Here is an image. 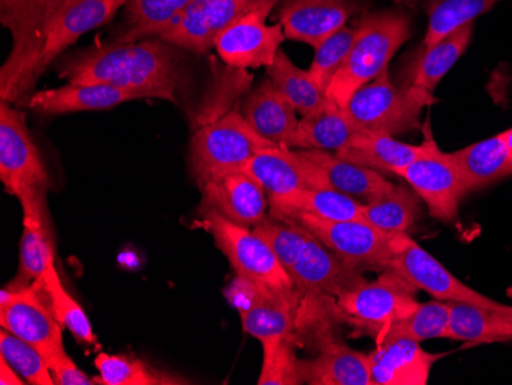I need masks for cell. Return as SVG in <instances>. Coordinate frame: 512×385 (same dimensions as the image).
Masks as SVG:
<instances>
[{
    "label": "cell",
    "instance_id": "obj_1",
    "mask_svg": "<svg viewBox=\"0 0 512 385\" xmlns=\"http://www.w3.org/2000/svg\"><path fill=\"white\" fill-rule=\"evenodd\" d=\"M174 45L161 39L91 45L66 54L57 63V74L73 85L114 86L137 100L177 102L183 73Z\"/></svg>",
    "mask_w": 512,
    "mask_h": 385
},
{
    "label": "cell",
    "instance_id": "obj_2",
    "mask_svg": "<svg viewBox=\"0 0 512 385\" xmlns=\"http://www.w3.org/2000/svg\"><path fill=\"white\" fill-rule=\"evenodd\" d=\"M359 34L327 96L344 108L353 94L378 79L388 68L394 54L410 37V19L398 10L364 14L359 19Z\"/></svg>",
    "mask_w": 512,
    "mask_h": 385
},
{
    "label": "cell",
    "instance_id": "obj_3",
    "mask_svg": "<svg viewBox=\"0 0 512 385\" xmlns=\"http://www.w3.org/2000/svg\"><path fill=\"white\" fill-rule=\"evenodd\" d=\"M66 0H0V20L13 37V51L2 68V100L30 99L34 70L48 20Z\"/></svg>",
    "mask_w": 512,
    "mask_h": 385
},
{
    "label": "cell",
    "instance_id": "obj_4",
    "mask_svg": "<svg viewBox=\"0 0 512 385\" xmlns=\"http://www.w3.org/2000/svg\"><path fill=\"white\" fill-rule=\"evenodd\" d=\"M273 146L276 145L244 120L240 109H232L195 132L189 148V166L201 185L217 175L244 169L250 158Z\"/></svg>",
    "mask_w": 512,
    "mask_h": 385
},
{
    "label": "cell",
    "instance_id": "obj_5",
    "mask_svg": "<svg viewBox=\"0 0 512 385\" xmlns=\"http://www.w3.org/2000/svg\"><path fill=\"white\" fill-rule=\"evenodd\" d=\"M434 96L414 85L398 88L388 71L362 86L344 106L348 116L368 134H404L419 126L422 109L434 102Z\"/></svg>",
    "mask_w": 512,
    "mask_h": 385
},
{
    "label": "cell",
    "instance_id": "obj_6",
    "mask_svg": "<svg viewBox=\"0 0 512 385\" xmlns=\"http://www.w3.org/2000/svg\"><path fill=\"white\" fill-rule=\"evenodd\" d=\"M201 223L211 232L235 274L258 281L276 292H298L289 272L279 263L269 244L253 229L232 223L211 209H203Z\"/></svg>",
    "mask_w": 512,
    "mask_h": 385
},
{
    "label": "cell",
    "instance_id": "obj_7",
    "mask_svg": "<svg viewBox=\"0 0 512 385\" xmlns=\"http://www.w3.org/2000/svg\"><path fill=\"white\" fill-rule=\"evenodd\" d=\"M0 180L16 198L50 189V175L28 129L25 112L5 100L0 102Z\"/></svg>",
    "mask_w": 512,
    "mask_h": 385
},
{
    "label": "cell",
    "instance_id": "obj_8",
    "mask_svg": "<svg viewBox=\"0 0 512 385\" xmlns=\"http://www.w3.org/2000/svg\"><path fill=\"white\" fill-rule=\"evenodd\" d=\"M281 0H192L158 39L181 50L206 54L227 27L255 10H270Z\"/></svg>",
    "mask_w": 512,
    "mask_h": 385
},
{
    "label": "cell",
    "instance_id": "obj_9",
    "mask_svg": "<svg viewBox=\"0 0 512 385\" xmlns=\"http://www.w3.org/2000/svg\"><path fill=\"white\" fill-rule=\"evenodd\" d=\"M313 237L335 252L341 260L358 270H390L393 261V234L358 220L325 221L296 218Z\"/></svg>",
    "mask_w": 512,
    "mask_h": 385
},
{
    "label": "cell",
    "instance_id": "obj_10",
    "mask_svg": "<svg viewBox=\"0 0 512 385\" xmlns=\"http://www.w3.org/2000/svg\"><path fill=\"white\" fill-rule=\"evenodd\" d=\"M414 287L394 270H385L376 281H365L352 292L338 298V307L368 332L378 333L390 324L405 320L416 312Z\"/></svg>",
    "mask_w": 512,
    "mask_h": 385
},
{
    "label": "cell",
    "instance_id": "obj_11",
    "mask_svg": "<svg viewBox=\"0 0 512 385\" xmlns=\"http://www.w3.org/2000/svg\"><path fill=\"white\" fill-rule=\"evenodd\" d=\"M390 269L398 272L417 289L430 293L436 300L462 301L483 307L503 306L457 280L447 267L419 246L407 232L393 234V261Z\"/></svg>",
    "mask_w": 512,
    "mask_h": 385
},
{
    "label": "cell",
    "instance_id": "obj_12",
    "mask_svg": "<svg viewBox=\"0 0 512 385\" xmlns=\"http://www.w3.org/2000/svg\"><path fill=\"white\" fill-rule=\"evenodd\" d=\"M401 177L417 197L427 203L428 211L436 220L456 221L460 201L468 194V189L450 152L440 151L433 140H428L424 154L417 157Z\"/></svg>",
    "mask_w": 512,
    "mask_h": 385
},
{
    "label": "cell",
    "instance_id": "obj_13",
    "mask_svg": "<svg viewBox=\"0 0 512 385\" xmlns=\"http://www.w3.org/2000/svg\"><path fill=\"white\" fill-rule=\"evenodd\" d=\"M0 326L19 336L42 355L63 347V327L34 286H8L0 292Z\"/></svg>",
    "mask_w": 512,
    "mask_h": 385
},
{
    "label": "cell",
    "instance_id": "obj_14",
    "mask_svg": "<svg viewBox=\"0 0 512 385\" xmlns=\"http://www.w3.org/2000/svg\"><path fill=\"white\" fill-rule=\"evenodd\" d=\"M126 4L128 0H66L43 31L42 51L37 59L34 80L37 82L46 66L62 56L83 34L111 22Z\"/></svg>",
    "mask_w": 512,
    "mask_h": 385
},
{
    "label": "cell",
    "instance_id": "obj_15",
    "mask_svg": "<svg viewBox=\"0 0 512 385\" xmlns=\"http://www.w3.org/2000/svg\"><path fill=\"white\" fill-rule=\"evenodd\" d=\"M270 10H255L227 27L215 40V50L230 68H269L286 39L283 25H267Z\"/></svg>",
    "mask_w": 512,
    "mask_h": 385
},
{
    "label": "cell",
    "instance_id": "obj_16",
    "mask_svg": "<svg viewBox=\"0 0 512 385\" xmlns=\"http://www.w3.org/2000/svg\"><path fill=\"white\" fill-rule=\"evenodd\" d=\"M200 189L204 209H211L232 223L255 229L267 218L269 195L244 169L209 178Z\"/></svg>",
    "mask_w": 512,
    "mask_h": 385
},
{
    "label": "cell",
    "instance_id": "obj_17",
    "mask_svg": "<svg viewBox=\"0 0 512 385\" xmlns=\"http://www.w3.org/2000/svg\"><path fill=\"white\" fill-rule=\"evenodd\" d=\"M289 275L299 293H318L336 300L367 281L361 270L345 263L313 234Z\"/></svg>",
    "mask_w": 512,
    "mask_h": 385
},
{
    "label": "cell",
    "instance_id": "obj_18",
    "mask_svg": "<svg viewBox=\"0 0 512 385\" xmlns=\"http://www.w3.org/2000/svg\"><path fill=\"white\" fill-rule=\"evenodd\" d=\"M361 11L364 0H281L279 20L287 39L316 48Z\"/></svg>",
    "mask_w": 512,
    "mask_h": 385
},
{
    "label": "cell",
    "instance_id": "obj_19",
    "mask_svg": "<svg viewBox=\"0 0 512 385\" xmlns=\"http://www.w3.org/2000/svg\"><path fill=\"white\" fill-rule=\"evenodd\" d=\"M46 194L48 191H34L17 198L22 206V238L19 272L10 286H33L45 274L48 264L56 260Z\"/></svg>",
    "mask_w": 512,
    "mask_h": 385
},
{
    "label": "cell",
    "instance_id": "obj_20",
    "mask_svg": "<svg viewBox=\"0 0 512 385\" xmlns=\"http://www.w3.org/2000/svg\"><path fill=\"white\" fill-rule=\"evenodd\" d=\"M442 355L425 352L414 339L384 338L368 353L371 385H425Z\"/></svg>",
    "mask_w": 512,
    "mask_h": 385
},
{
    "label": "cell",
    "instance_id": "obj_21",
    "mask_svg": "<svg viewBox=\"0 0 512 385\" xmlns=\"http://www.w3.org/2000/svg\"><path fill=\"white\" fill-rule=\"evenodd\" d=\"M302 158L315 169L319 188L333 189L341 192L361 205L378 200L394 188L393 183L384 175L367 166L348 162L339 155L327 151H310L296 149Z\"/></svg>",
    "mask_w": 512,
    "mask_h": 385
},
{
    "label": "cell",
    "instance_id": "obj_22",
    "mask_svg": "<svg viewBox=\"0 0 512 385\" xmlns=\"http://www.w3.org/2000/svg\"><path fill=\"white\" fill-rule=\"evenodd\" d=\"M240 112L261 137L279 148L295 149L299 129L296 109L281 96L269 77L247 94Z\"/></svg>",
    "mask_w": 512,
    "mask_h": 385
},
{
    "label": "cell",
    "instance_id": "obj_23",
    "mask_svg": "<svg viewBox=\"0 0 512 385\" xmlns=\"http://www.w3.org/2000/svg\"><path fill=\"white\" fill-rule=\"evenodd\" d=\"M269 198L286 197L304 189L319 188L315 169L295 149L273 148L258 152L244 166Z\"/></svg>",
    "mask_w": 512,
    "mask_h": 385
},
{
    "label": "cell",
    "instance_id": "obj_24",
    "mask_svg": "<svg viewBox=\"0 0 512 385\" xmlns=\"http://www.w3.org/2000/svg\"><path fill=\"white\" fill-rule=\"evenodd\" d=\"M302 384L371 385L368 355L341 343H325L312 359H299Z\"/></svg>",
    "mask_w": 512,
    "mask_h": 385
},
{
    "label": "cell",
    "instance_id": "obj_25",
    "mask_svg": "<svg viewBox=\"0 0 512 385\" xmlns=\"http://www.w3.org/2000/svg\"><path fill=\"white\" fill-rule=\"evenodd\" d=\"M132 94L109 85H73L62 88L43 89L31 94L28 108L43 116H60L69 112L105 111L123 103L134 102Z\"/></svg>",
    "mask_w": 512,
    "mask_h": 385
},
{
    "label": "cell",
    "instance_id": "obj_26",
    "mask_svg": "<svg viewBox=\"0 0 512 385\" xmlns=\"http://www.w3.org/2000/svg\"><path fill=\"white\" fill-rule=\"evenodd\" d=\"M269 201L272 217L284 221L301 217L325 221L362 218L361 203L333 189H304L286 197L269 198Z\"/></svg>",
    "mask_w": 512,
    "mask_h": 385
},
{
    "label": "cell",
    "instance_id": "obj_27",
    "mask_svg": "<svg viewBox=\"0 0 512 385\" xmlns=\"http://www.w3.org/2000/svg\"><path fill=\"white\" fill-rule=\"evenodd\" d=\"M362 134H365L364 129L356 125L345 108L329 99L321 108L302 116V120H299L295 149L338 154L342 149L352 145Z\"/></svg>",
    "mask_w": 512,
    "mask_h": 385
},
{
    "label": "cell",
    "instance_id": "obj_28",
    "mask_svg": "<svg viewBox=\"0 0 512 385\" xmlns=\"http://www.w3.org/2000/svg\"><path fill=\"white\" fill-rule=\"evenodd\" d=\"M450 320L445 338L474 344L502 343L512 339V306L483 307L448 301Z\"/></svg>",
    "mask_w": 512,
    "mask_h": 385
},
{
    "label": "cell",
    "instance_id": "obj_29",
    "mask_svg": "<svg viewBox=\"0 0 512 385\" xmlns=\"http://www.w3.org/2000/svg\"><path fill=\"white\" fill-rule=\"evenodd\" d=\"M450 157L468 192L486 188L512 175V155L500 134L450 152Z\"/></svg>",
    "mask_w": 512,
    "mask_h": 385
},
{
    "label": "cell",
    "instance_id": "obj_30",
    "mask_svg": "<svg viewBox=\"0 0 512 385\" xmlns=\"http://www.w3.org/2000/svg\"><path fill=\"white\" fill-rule=\"evenodd\" d=\"M425 149H427V142L422 145H408V143L399 142L391 135L365 132L359 135L352 145L342 149L336 155L348 162L367 166L375 171L402 175L417 157L424 154Z\"/></svg>",
    "mask_w": 512,
    "mask_h": 385
},
{
    "label": "cell",
    "instance_id": "obj_31",
    "mask_svg": "<svg viewBox=\"0 0 512 385\" xmlns=\"http://www.w3.org/2000/svg\"><path fill=\"white\" fill-rule=\"evenodd\" d=\"M192 0H128L114 42L158 39Z\"/></svg>",
    "mask_w": 512,
    "mask_h": 385
},
{
    "label": "cell",
    "instance_id": "obj_32",
    "mask_svg": "<svg viewBox=\"0 0 512 385\" xmlns=\"http://www.w3.org/2000/svg\"><path fill=\"white\" fill-rule=\"evenodd\" d=\"M301 293H275L263 303L240 313L243 329L261 343L276 338H293L298 323Z\"/></svg>",
    "mask_w": 512,
    "mask_h": 385
},
{
    "label": "cell",
    "instance_id": "obj_33",
    "mask_svg": "<svg viewBox=\"0 0 512 385\" xmlns=\"http://www.w3.org/2000/svg\"><path fill=\"white\" fill-rule=\"evenodd\" d=\"M473 30L474 24L470 22L457 28L453 33L447 34L433 47L424 48L421 56L414 63L410 85L433 94L436 86L442 82L448 71L456 65L457 60L467 50Z\"/></svg>",
    "mask_w": 512,
    "mask_h": 385
},
{
    "label": "cell",
    "instance_id": "obj_34",
    "mask_svg": "<svg viewBox=\"0 0 512 385\" xmlns=\"http://www.w3.org/2000/svg\"><path fill=\"white\" fill-rule=\"evenodd\" d=\"M33 286L42 295L46 306L51 310L54 318L59 321L63 329L71 332V335L79 343L89 344V346L97 343V336L92 330L88 315H86L83 307L71 297V293L65 289L62 280H60L56 260L48 264L45 274Z\"/></svg>",
    "mask_w": 512,
    "mask_h": 385
},
{
    "label": "cell",
    "instance_id": "obj_35",
    "mask_svg": "<svg viewBox=\"0 0 512 385\" xmlns=\"http://www.w3.org/2000/svg\"><path fill=\"white\" fill-rule=\"evenodd\" d=\"M267 77L281 96L302 116L327 103L329 96L310 76L309 70H301L284 51L279 50L275 62L267 68Z\"/></svg>",
    "mask_w": 512,
    "mask_h": 385
},
{
    "label": "cell",
    "instance_id": "obj_36",
    "mask_svg": "<svg viewBox=\"0 0 512 385\" xmlns=\"http://www.w3.org/2000/svg\"><path fill=\"white\" fill-rule=\"evenodd\" d=\"M414 194L405 186L394 185L384 197L362 205V218L388 234L407 232L421 217V206Z\"/></svg>",
    "mask_w": 512,
    "mask_h": 385
},
{
    "label": "cell",
    "instance_id": "obj_37",
    "mask_svg": "<svg viewBox=\"0 0 512 385\" xmlns=\"http://www.w3.org/2000/svg\"><path fill=\"white\" fill-rule=\"evenodd\" d=\"M496 2L499 0H425L430 20L424 48L433 47L447 34L453 33L462 25L474 22L480 14L491 10Z\"/></svg>",
    "mask_w": 512,
    "mask_h": 385
},
{
    "label": "cell",
    "instance_id": "obj_38",
    "mask_svg": "<svg viewBox=\"0 0 512 385\" xmlns=\"http://www.w3.org/2000/svg\"><path fill=\"white\" fill-rule=\"evenodd\" d=\"M94 366L99 370L97 384L103 385H166L186 384L178 378L152 369L142 359H131L125 355L99 353L94 359Z\"/></svg>",
    "mask_w": 512,
    "mask_h": 385
},
{
    "label": "cell",
    "instance_id": "obj_39",
    "mask_svg": "<svg viewBox=\"0 0 512 385\" xmlns=\"http://www.w3.org/2000/svg\"><path fill=\"white\" fill-rule=\"evenodd\" d=\"M448 320H450V304L448 301H430V303L419 304L416 312L411 313L405 320L390 324L376 333V343L384 338L414 339L417 343L433 338H445L447 333Z\"/></svg>",
    "mask_w": 512,
    "mask_h": 385
},
{
    "label": "cell",
    "instance_id": "obj_40",
    "mask_svg": "<svg viewBox=\"0 0 512 385\" xmlns=\"http://www.w3.org/2000/svg\"><path fill=\"white\" fill-rule=\"evenodd\" d=\"M359 28V20L355 25H344L315 48L309 73L325 93L352 51L358 39Z\"/></svg>",
    "mask_w": 512,
    "mask_h": 385
},
{
    "label": "cell",
    "instance_id": "obj_41",
    "mask_svg": "<svg viewBox=\"0 0 512 385\" xmlns=\"http://www.w3.org/2000/svg\"><path fill=\"white\" fill-rule=\"evenodd\" d=\"M0 356L28 384H56L42 352L5 329L0 332Z\"/></svg>",
    "mask_w": 512,
    "mask_h": 385
},
{
    "label": "cell",
    "instance_id": "obj_42",
    "mask_svg": "<svg viewBox=\"0 0 512 385\" xmlns=\"http://www.w3.org/2000/svg\"><path fill=\"white\" fill-rule=\"evenodd\" d=\"M253 231L269 244L273 254L276 255L279 263L283 264L287 272L292 269L293 264L301 255L302 249L306 246L307 240L312 235L301 224L279 220L275 217L272 220L266 218Z\"/></svg>",
    "mask_w": 512,
    "mask_h": 385
},
{
    "label": "cell",
    "instance_id": "obj_43",
    "mask_svg": "<svg viewBox=\"0 0 512 385\" xmlns=\"http://www.w3.org/2000/svg\"><path fill=\"white\" fill-rule=\"evenodd\" d=\"M263 369L260 385L302 384L299 376V359L293 346V338H276L264 341Z\"/></svg>",
    "mask_w": 512,
    "mask_h": 385
},
{
    "label": "cell",
    "instance_id": "obj_44",
    "mask_svg": "<svg viewBox=\"0 0 512 385\" xmlns=\"http://www.w3.org/2000/svg\"><path fill=\"white\" fill-rule=\"evenodd\" d=\"M275 293L283 292H276V290L270 289V287L264 286L258 281L249 280V278L241 277V275H237L224 289V297H226L227 303L238 310V313L252 309L253 306L263 303Z\"/></svg>",
    "mask_w": 512,
    "mask_h": 385
},
{
    "label": "cell",
    "instance_id": "obj_45",
    "mask_svg": "<svg viewBox=\"0 0 512 385\" xmlns=\"http://www.w3.org/2000/svg\"><path fill=\"white\" fill-rule=\"evenodd\" d=\"M54 382L59 385H96V378L86 375L77 367L76 362L69 358L65 349L57 350L46 356Z\"/></svg>",
    "mask_w": 512,
    "mask_h": 385
},
{
    "label": "cell",
    "instance_id": "obj_46",
    "mask_svg": "<svg viewBox=\"0 0 512 385\" xmlns=\"http://www.w3.org/2000/svg\"><path fill=\"white\" fill-rule=\"evenodd\" d=\"M0 384L2 385H22L23 379L17 375L16 370L8 364L5 359L0 358Z\"/></svg>",
    "mask_w": 512,
    "mask_h": 385
},
{
    "label": "cell",
    "instance_id": "obj_47",
    "mask_svg": "<svg viewBox=\"0 0 512 385\" xmlns=\"http://www.w3.org/2000/svg\"><path fill=\"white\" fill-rule=\"evenodd\" d=\"M500 137H502L503 142H505V145L508 146L509 152H511L512 155V128L508 129V131L502 132Z\"/></svg>",
    "mask_w": 512,
    "mask_h": 385
}]
</instances>
